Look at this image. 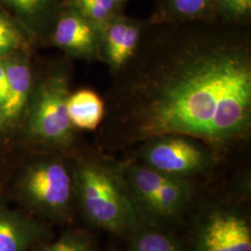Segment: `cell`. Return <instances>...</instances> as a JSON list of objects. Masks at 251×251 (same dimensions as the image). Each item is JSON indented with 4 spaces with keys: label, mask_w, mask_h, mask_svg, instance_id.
Here are the masks:
<instances>
[{
    "label": "cell",
    "mask_w": 251,
    "mask_h": 251,
    "mask_svg": "<svg viewBox=\"0 0 251 251\" xmlns=\"http://www.w3.org/2000/svg\"><path fill=\"white\" fill-rule=\"evenodd\" d=\"M154 49L117 107L126 138L182 135L221 146L248 133L251 57L246 42L190 36Z\"/></svg>",
    "instance_id": "6da1fadb"
},
{
    "label": "cell",
    "mask_w": 251,
    "mask_h": 251,
    "mask_svg": "<svg viewBox=\"0 0 251 251\" xmlns=\"http://www.w3.org/2000/svg\"><path fill=\"white\" fill-rule=\"evenodd\" d=\"M75 192L90 225L118 234H130L141 225L120 171L86 162L76 171Z\"/></svg>",
    "instance_id": "7a4b0ae2"
},
{
    "label": "cell",
    "mask_w": 251,
    "mask_h": 251,
    "mask_svg": "<svg viewBox=\"0 0 251 251\" xmlns=\"http://www.w3.org/2000/svg\"><path fill=\"white\" fill-rule=\"evenodd\" d=\"M124 174L141 225L158 227L179 219L193 198L190 180L134 164Z\"/></svg>",
    "instance_id": "3957f363"
},
{
    "label": "cell",
    "mask_w": 251,
    "mask_h": 251,
    "mask_svg": "<svg viewBox=\"0 0 251 251\" xmlns=\"http://www.w3.org/2000/svg\"><path fill=\"white\" fill-rule=\"evenodd\" d=\"M23 199L40 215L55 221L66 219L71 210L73 181L63 164L41 162L25 175Z\"/></svg>",
    "instance_id": "277c9868"
},
{
    "label": "cell",
    "mask_w": 251,
    "mask_h": 251,
    "mask_svg": "<svg viewBox=\"0 0 251 251\" xmlns=\"http://www.w3.org/2000/svg\"><path fill=\"white\" fill-rule=\"evenodd\" d=\"M69 96L67 80L63 75L47 78L36 92L29 121L31 134L52 146H69L73 142Z\"/></svg>",
    "instance_id": "5b68a950"
},
{
    "label": "cell",
    "mask_w": 251,
    "mask_h": 251,
    "mask_svg": "<svg viewBox=\"0 0 251 251\" xmlns=\"http://www.w3.org/2000/svg\"><path fill=\"white\" fill-rule=\"evenodd\" d=\"M144 165L163 173L186 178L204 173L214 163L212 153L196 139L162 135L147 140L142 151Z\"/></svg>",
    "instance_id": "8992f818"
},
{
    "label": "cell",
    "mask_w": 251,
    "mask_h": 251,
    "mask_svg": "<svg viewBox=\"0 0 251 251\" xmlns=\"http://www.w3.org/2000/svg\"><path fill=\"white\" fill-rule=\"evenodd\" d=\"M193 248L194 251H251L248 216L225 205L207 209L196 226Z\"/></svg>",
    "instance_id": "52a82bcc"
},
{
    "label": "cell",
    "mask_w": 251,
    "mask_h": 251,
    "mask_svg": "<svg viewBox=\"0 0 251 251\" xmlns=\"http://www.w3.org/2000/svg\"><path fill=\"white\" fill-rule=\"evenodd\" d=\"M49 228L29 216L0 205V251H27L49 236Z\"/></svg>",
    "instance_id": "ba28073f"
},
{
    "label": "cell",
    "mask_w": 251,
    "mask_h": 251,
    "mask_svg": "<svg viewBox=\"0 0 251 251\" xmlns=\"http://www.w3.org/2000/svg\"><path fill=\"white\" fill-rule=\"evenodd\" d=\"M102 29L108 62L113 67L120 68L133 57L140 41V29L129 21L115 18Z\"/></svg>",
    "instance_id": "9c48e42d"
},
{
    "label": "cell",
    "mask_w": 251,
    "mask_h": 251,
    "mask_svg": "<svg viewBox=\"0 0 251 251\" xmlns=\"http://www.w3.org/2000/svg\"><path fill=\"white\" fill-rule=\"evenodd\" d=\"M54 41L61 48L75 53H91L97 44L96 30L78 12L63 15L54 32Z\"/></svg>",
    "instance_id": "30bf717a"
},
{
    "label": "cell",
    "mask_w": 251,
    "mask_h": 251,
    "mask_svg": "<svg viewBox=\"0 0 251 251\" xmlns=\"http://www.w3.org/2000/svg\"><path fill=\"white\" fill-rule=\"evenodd\" d=\"M8 78V95L0 114V126L16 119L26 104L32 76L26 64L4 60Z\"/></svg>",
    "instance_id": "8fae6325"
},
{
    "label": "cell",
    "mask_w": 251,
    "mask_h": 251,
    "mask_svg": "<svg viewBox=\"0 0 251 251\" xmlns=\"http://www.w3.org/2000/svg\"><path fill=\"white\" fill-rule=\"evenodd\" d=\"M67 106L72 125L82 129H96L104 117V103L92 90H79L70 95Z\"/></svg>",
    "instance_id": "7c38bea8"
},
{
    "label": "cell",
    "mask_w": 251,
    "mask_h": 251,
    "mask_svg": "<svg viewBox=\"0 0 251 251\" xmlns=\"http://www.w3.org/2000/svg\"><path fill=\"white\" fill-rule=\"evenodd\" d=\"M129 235L128 251H183L175 237L156 227L140 225Z\"/></svg>",
    "instance_id": "4fadbf2b"
},
{
    "label": "cell",
    "mask_w": 251,
    "mask_h": 251,
    "mask_svg": "<svg viewBox=\"0 0 251 251\" xmlns=\"http://www.w3.org/2000/svg\"><path fill=\"white\" fill-rule=\"evenodd\" d=\"M74 4L84 18L100 26L115 18L117 7L112 0H74Z\"/></svg>",
    "instance_id": "5bb4252c"
},
{
    "label": "cell",
    "mask_w": 251,
    "mask_h": 251,
    "mask_svg": "<svg viewBox=\"0 0 251 251\" xmlns=\"http://www.w3.org/2000/svg\"><path fill=\"white\" fill-rule=\"evenodd\" d=\"M36 251H95V245L89 233L71 231L53 242L42 243Z\"/></svg>",
    "instance_id": "9a60e30c"
},
{
    "label": "cell",
    "mask_w": 251,
    "mask_h": 251,
    "mask_svg": "<svg viewBox=\"0 0 251 251\" xmlns=\"http://www.w3.org/2000/svg\"><path fill=\"white\" fill-rule=\"evenodd\" d=\"M23 36L17 26L6 15L0 12V56H4L19 49Z\"/></svg>",
    "instance_id": "2e32d148"
},
{
    "label": "cell",
    "mask_w": 251,
    "mask_h": 251,
    "mask_svg": "<svg viewBox=\"0 0 251 251\" xmlns=\"http://www.w3.org/2000/svg\"><path fill=\"white\" fill-rule=\"evenodd\" d=\"M214 0H170L173 14L179 18H196L209 9Z\"/></svg>",
    "instance_id": "e0dca14e"
},
{
    "label": "cell",
    "mask_w": 251,
    "mask_h": 251,
    "mask_svg": "<svg viewBox=\"0 0 251 251\" xmlns=\"http://www.w3.org/2000/svg\"><path fill=\"white\" fill-rule=\"evenodd\" d=\"M222 10L229 17L240 19L251 10V0H218Z\"/></svg>",
    "instance_id": "ac0fdd59"
},
{
    "label": "cell",
    "mask_w": 251,
    "mask_h": 251,
    "mask_svg": "<svg viewBox=\"0 0 251 251\" xmlns=\"http://www.w3.org/2000/svg\"><path fill=\"white\" fill-rule=\"evenodd\" d=\"M6 2L20 12L30 15L41 9L47 0H6Z\"/></svg>",
    "instance_id": "d6986e66"
},
{
    "label": "cell",
    "mask_w": 251,
    "mask_h": 251,
    "mask_svg": "<svg viewBox=\"0 0 251 251\" xmlns=\"http://www.w3.org/2000/svg\"><path fill=\"white\" fill-rule=\"evenodd\" d=\"M8 95V78L3 60L0 59V114Z\"/></svg>",
    "instance_id": "ffe728a7"
},
{
    "label": "cell",
    "mask_w": 251,
    "mask_h": 251,
    "mask_svg": "<svg viewBox=\"0 0 251 251\" xmlns=\"http://www.w3.org/2000/svg\"><path fill=\"white\" fill-rule=\"evenodd\" d=\"M112 1H113V2H114V3L116 4V5H117V6H118L119 4H121L122 2H124L125 0H112Z\"/></svg>",
    "instance_id": "44dd1931"
}]
</instances>
